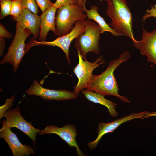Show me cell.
Instances as JSON below:
<instances>
[{"label":"cell","instance_id":"14","mask_svg":"<svg viewBox=\"0 0 156 156\" xmlns=\"http://www.w3.org/2000/svg\"><path fill=\"white\" fill-rule=\"evenodd\" d=\"M16 23L21 27L29 29L33 38L36 39L39 36L40 26V16L25 8L17 19Z\"/></svg>","mask_w":156,"mask_h":156},{"label":"cell","instance_id":"21","mask_svg":"<svg viewBox=\"0 0 156 156\" xmlns=\"http://www.w3.org/2000/svg\"><path fill=\"white\" fill-rule=\"evenodd\" d=\"M15 95L14 94L10 98H8L5 100V103L3 105L0 107V119L4 117L5 113L7 110L10 109V107L13 105V102L14 101Z\"/></svg>","mask_w":156,"mask_h":156},{"label":"cell","instance_id":"2","mask_svg":"<svg viewBox=\"0 0 156 156\" xmlns=\"http://www.w3.org/2000/svg\"><path fill=\"white\" fill-rule=\"evenodd\" d=\"M107 5L106 15L110 18L109 25L117 33L127 36L134 46L135 39L132 29L133 17L126 0H105Z\"/></svg>","mask_w":156,"mask_h":156},{"label":"cell","instance_id":"3","mask_svg":"<svg viewBox=\"0 0 156 156\" xmlns=\"http://www.w3.org/2000/svg\"><path fill=\"white\" fill-rule=\"evenodd\" d=\"M84 12L83 8L77 4H67L58 8L55 18V36L66 35L72 30L77 21L86 20L87 17Z\"/></svg>","mask_w":156,"mask_h":156},{"label":"cell","instance_id":"26","mask_svg":"<svg viewBox=\"0 0 156 156\" xmlns=\"http://www.w3.org/2000/svg\"><path fill=\"white\" fill-rule=\"evenodd\" d=\"M6 42L3 38H0V56L2 57L4 54V50Z\"/></svg>","mask_w":156,"mask_h":156},{"label":"cell","instance_id":"8","mask_svg":"<svg viewBox=\"0 0 156 156\" xmlns=\"http://www.w3.org/2000/svg\"><path fill=\"white\" fill-rule=\"evenodd\" d=\"M26 93L29 95L39 96L47 100L63 101L76 99L77 95L73 91L64 90H54L44 88L37 80L34 81Z\"/></svg>","mask_w":156,"mask_h":156},{"label":"cell","instance_id":"5","mask_svg":"<svg viewBox=\"0 0 156 156\" xmlns=\"http://www.w3.org/2000/svg\"><path fill=\"white\" fill-rule=\"evenodd\" d=\"M15 36L8 51L0 62V64L8 63L12 65L14 72L18 69L21 61L25 55V41L31 33L28 29H24L16 23Z\"/></svg>","mask_w":156,"mask_h":156},{"label":"cell","instance_id":"23","mask_svg":"<svg viewBox=\"0 0 156 156\" xmlns=\"http://www.w3.org/2000/svg\"><path fill=\"white\" fill-rule=\"evenodd\" d=\"M78 0H56L54 3H52V6L57 8L67 4H77Z\"/></svg>","mask_w":156,"mask_h":156},{"label":"cell","instance_id":"22","mask_svg":"<svg viewBox=\"0 0 156 156\" xmlns=\"http://www.w3.org/2000/svg\"><path fill=\"white\" fill-rule=\"evenodd\" d=\"M42 12L52 6V3L50 0H35Z\"/></svg>","mask_w":156,"mask_h":156},{"label":"cell","instance_id":"9","mask_svg":"<svg viewBox=\"0 0 156 156\" xmlns=\"http://www.w3.org/2000/svg\"><path fill=\"white\" fill-rule=\"evenodd\" d=\"M147 111L133 113L118 118L109 123L100 122L97 127V136L93 141L89 142L87 144L91 150L96 148L102 137L105 135L113 132L114 131L122 124L135 118L142 119L146 118Z\"/></svg>","mask_w":156,"mask_h":156},{"label":"cell","instance_id":"18","mask_svg":"<svg viewBox=\"0 0 156 156\" xmlns=\"http://www.w3.org/2000/svg\"><path fill=\"white\" fill-rule=\"evenodd\" d=\"M25 9L19 0H12L10 15L16 21Z\"/></svg>","mask_w":156,"mask_h":156},{"label":"cell","instance_id":"13","mask_svg":"<svg viewBox=\"0 0 156 156\" xmlns=\"http://www.w3.org/2000/svg\"><path fill=\"white\" fill-rule=\"evenodd\" d=\"M0 138L6 142L13 156H27L34 153L30 146L22 144L16 135L11 131L10 127H1L0 129Z\"/></svg>","mask_w":156,"mask_h":156},{"label":"cell","instance_id":"6","mask_svg":"<svg viewBox=\"0 0 156 156\" xmlns=\"http://www.w3.org/2000/svg\"><path fill=\"white\" fill-rule=\"evenodd\" d=\"M78 63L73 70V72L78 79L77 84L74 87V92L78 95L81 91L88 85L93 76L94 70L104 63L102 55L99 57L94 62L83 60L80 52L77 51Z\"/></svg>","mask_w":156,"mask_h":156},{"label":"cell","instance_id":"15","mask_svg":"<svg viewBox=\"0 0 156 156\" xmlns=\"http://www.w3.org/2000/svg\"><path fill=\"white\" fill-rule=\"evenodd\" d=\"M57 9L51 6L42 12L40 16V29L39 40L45 41L47 34L50 31H52L55 35L56 34L55 15Z\"/></svg>","mask_w":156,"mask_h":156},{"label":"cell","instance_id":"1","mask_svg":"<svg viewBox=\"0 0 156 156\" xmlns=\"http://www.w3.org/2000/svg\"><path fill=\"white\" fill-rule=\"evenodd\" d=\"M130 57L129 53L126 51L123 52L117 59L110 61L104 71L99 75H93L86 89L105 96H114L120 99L123 102L130 103V101L127 97L118 94V86L114 72L120 65L127 62Z\"/></svg>","mask_w":156,"mask_h":156},{"label":"cell","instance_id":"12","mask_svg":"<svg viewBox=\"0 0 156 156\" xmlns=\"http://www.w3.org/2000/svg\"><path fill=\"white\" fill-rule=\"evenodd\" d=\"M134 47L139 50L141 55L147 57L148 61L156 66V27L151 32L143 28L142 39L138 41Z\"/></svg>","mask_w":156,"mask_h":156},{"label":"cell","instance_id":"29","mask_svg":"<svg viewBox=\"0 0 156 156\" xmlns=\"http://www.w3.org/2000/svg\"></svg>","mask_w":156,"mask_h":156},{"label":"cell","instance_id":"19","mask_svg":"<svg viewBox=\"0 0 156 156\" xmlns=\"http://www.w3.org/2000/svg\"><path fill=\"white\" fill-rule=\"evenodd\" d=\"M12 0H0V18L3 19L7 16L10 15Z\"/></svg>","mask_w":156,"mask_h":156},{"label":"cell","instance_id":"17","mask_svg":"<svg viewBox=\"0 0 156 156\" xmlns=\"http://www.w3.org/2000/svg\"><path fill=\"white\" fill-rule=\"evenodd\" d=\"M80 92L89 101L106 107L112 117H116L118 116V113L116 110L117 104L116 103L106 99L104 97L105 96L92 91L82 90Z\"/></svg>","mask_w":156,"mask_h":156},{"label":"cell","instance_id":"7","mask_svg":"<svg viewBox=\"0 0 156 156\" xmlns=\"http://www.w3.org/2000/svg\"><path fill=\"white\" fill-rule=\"evenodd\" d=\"M4 117L6 119L2 122V128L6 127L17 128L29 137L33 141L34 144L37 133L41 130L35 128L31 122H27L21 115L20 109L17 107L9 109L5 113Z\"/></svg>","mask_w":156,"mask_h":156},{"label":"cell","instance_id":"27","mask_svg":"<svg viewBox=\"0 0 156 156\" xmlns=\"http://www.w3.org/2000/svg\"><path fill=\"white\" fill-rule=\"evenodd\" d=\"M151 116H156V111L149 112L147 111L146 118H148Z\"/></svg>","mask_w":156,"mask_h":156},{"label":"cell","instance_id":"25","mask_svg":"<svg viewBox=\"0 0 156 156\" xmlns=\"http://www.w3.org/2000/svg\"><path fill=\"white\" fill-rule=\"evenodd\" d=\"M13 36L5 28L4 25L0 23V38H12Z\"/></svg>","mask_w":156,"mask_h":156},{"label":"cell","instance_id":"28","mask_svg":"<svg viewBox=\"0 0 156 156\" xmlns=\"http://www.w3.org/2000/svg\"><path fill=\"white\" fill-rule=\"evenodd\" d=\"M84 1L83 0H78L77 5L80 7L83 8V5Z\"/></svg>","mask_w":156,"mask_h":156},{"label":"cell","instance_id":"16","mask_svg":"<svg viewBox=\"0 0 156 156\" xmlns=\"http://www.w3.org/2000/svg\"><path fill=\"white\" fill-rule=\"evenodd\" d=\"M86 0H84L83 7V9L86 12V16L89 20H92L96 22L100 28V33L103 34L105 32H110L114 36H122L123 35L116 32L110 25L107 24L103 18L99 14V7L96 5H92L90 10L87 9L85 6Z\"/></svg>","mask_w":156,"mask_h":156},{"label":"cell","instance_id":"24","mask_svg":"<svg viewBox=\"0 0 156 156\" xmlns=\"http://www.w3.org/2000/svg\"><path fill=\"white\" fill-rule=\"evenodd\" d=\"M156 18V4L151 6V8L146 10V13L143 16L142 21L144 22L146 19L149 17Z\"/></svg>","mask_w":156,"mask_h":156},{"label":"cell","instance_id":"20","mask_svg":"<svg viewBox=\"0 0 156 156\" xmlns=\"http://www.w3.org/2000/svg\"><path fill=\"white\" fill-rule=\"evenodd\" d=\"M25 8L37 14L39 12L38 6L35 0H19Z\"/></svg>","mask_w":156,"mask_h":156},{"label":"cell","instance_id":"11","mask_svg":"<svg viewBox=\"0 0 156 156\" xmlns=\"http://www.w3.org/2000/svg\"><path fill=\"white\" fill-rule=\"evenodd\" d=\"M38 134L40 135L47 134H57L70 147H75L78 156H86L81 151L76 141V138L77 135V130L73 125H67L61 127L49 125L47 126L44 129L41 130Z\"/></svg>","mask_w":156,"mask_h":156},{"label":"cell","instance_id":"4","mask_svg":"<svg viewBox=\"0 0 156 156\" xmlns=\"http://www.w3.org/2000/svg\"><path fill=\"white\" fill-rule=\"evenodd\" d=\"M85 30L76 38L74 46L86 60L85 55L88 52L98 54L100 53L99 42L100 39V28L94 21L88 19L84 21Z\"/></svg>","mask_w":156,"mask_h":156},{"label":"cell","instance_id":"10","mask_svg":"<svg viewBox=\"0 0 156 156\" xmlns=\"http://www.w3.org/2000/svg\"><path fill=\"white\" fill-rule=\"evenodd\" d=\"M85 21V20H84ZM84 21H78L75 23L72 30L68 34L61 37H58L51 41H41L40 45L57 46L61 48L65 53L68 63L70 64L69 55V48L72 41L85 30Z\"/></svg>","mask_w":156,"mask_h":156}]
</instances>
